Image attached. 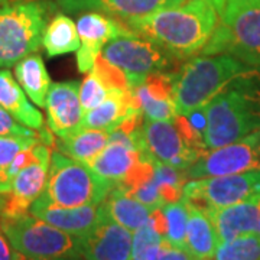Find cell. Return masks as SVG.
I'll return each mask as SVG.
<instances>
[{
    "mask_svg": "<svg viewBox=\"0 0 260 260\" xmlns=\"http://www.w3.org/2000/svg\"><path fill=\"white\" fill-rule=\"evenodd\" d=\"M218 19L208 0H185L178 6L130 19L124 25L179 61H186L203 51L217 28Z\"/></svg>",
    "mask_w": 260,
    "mask_h": 260,
    "instance_id": "cell-1",
    "label": "cell"
},
{
    "mask_svg": "<svg viewBox=\"0 0 260 260\" xmlns=\"http://www.w3.org/2000/svg\"><path fill=\"white\" fill-rule=\"evenodd\" d=\"M207 150L260 130V68L239 75L205 104Z\"/></svg>",
    "mask_w": 260,
    "mask_h": 260,
    "instance_id": "cell-2",
    "label": "cell"
},
{
    "mask_svg": "<svg viewBox=\"0 0 260 260\" xmlns=\"http://www.w3.org/2000/svg\"><path fill=\"white\" fill-rule=\"evenodd\" d=\"M254 70L232 55H197L174 73V104L177 116L203 107L239 75Z\"/></svg>",
    "mask_w": 260,
    "mask_h": 260,
    "instance_id": "cell-3",
    "label": "cell"
},
{
    "mask_svg": "<svg viewBox=\"0 0 260 260\" xmlns=\"http://www.w3.org/2000/svg\"><path fill=\"white\" fill-rule=\"evenodd\" d=\"M49 5L44 0H9L0 5V68L37 52L48 25Z\"/></svg>",
    "mask_w": 260,
    "mask_h": 260,
    "instance_id": "cell-4",
    "label": "cell"
},
{
    "mask_svg": "<svg viewBox=\"0 0 260 260\" xmlns=\"http://www.w3.org/2000/svg\"><path fill=\"white\" fill-rule=\"evenodd\" d=\"M116 185L95 174L87 164L54 150L47 186L41 195L59 207L100 205Z\"/></svg>",
    "mask_w": 260,
    "mask_h": 260,
    "instance_id": "cell-5",
    "label": "cell"
},
{
    "mask_svg": "<svg viewBox=\"0 0 260 260\" xmlns=\"http://www.w3.org/2000/svg\"><path fill=\"white\" fill-rule=\"evenodd\" d=\"M0 229L12 246L35 260H77L80 239L38 218L30 213L0 220Z\"/></svg>",
    "mask_w": 260,
    "mask_h": 260,
    "instance_id": "cell-6",
    "label": "cell"
},
{
    "mask_svg": "<svg viewBox=\"0 0 260 260\" xmlns=\"http://www.w3.org/2000/svg\"><path fill=\"white\" fill-rule=\"evenodd\" d=\"M200 55H232L260 68V5L243 6L221 15Z\"/></svg>",
    "mask_w": 260,
    "mask_h": 260,
    "instance_id": "cell-7",
    "label": "cell"
},
{
    "mask_svg": "<svg viewBox=\"0 0 260 260\" xmlns=\"http://www.w3.org/2000/svg\"><path fill=\"white\" fill-rule=\"evenodd\" d=\"M100 55L123 70L129 78L130 90L138 87L149 74L174 73L175 56L136 32L120 35L106 44Z\"/></svg>",
    "mask_w": 260,
    "mask_h": 260,
    "instance_id": "cell-8",
    "label": "cell"
},
{
    "mask_svg": "<svg viewBox=\"0 0 260 260\" xmlns=\"http://www.w3.org/2000/svg\"><path fill=\"white\" fill-rule=\"evenodd\" d=\"M184 197L203 207H227L260 200V169L191 179L184 185Z\"/></svg>",
    "mask_w": 260,
    "mask_h": 260,
    "instance_id": "cell-9",
    "label": "cell"
},
{
    "mask_svg": "<svg viewBox=\"0 0 260 260\" xmlns=\"http://www.w3.org/2000/svg\"><path fill=\"white\" fill-rule=\"evenodd\" d=\"M256 169H260V130L225 146L207 150L184 174L186 179H198Z\"/></svg>",
    "mask_w": 260,
    "mask_h": 260,
    "instance_id": "cell-10",
    "label": "cell"
},
{
    "mask_svg": "<svg viewBox=\"0 0 260 260\" xmlns=\"http://www.w3.org/2000/svg\"><path fill=\"white\" fill-rule=\"evenodd\" d=\"M142 139L145 150L153 159L185 172L204 155L182 138L174 121L143 120Z\"/></svg>",
    "mask_w": 260,
    "mask_h": 260,
    "instance_id": "cell-11",
    "label": "cell"
},
{
    "mask_svg": "<svg viewBox=\"0 0 260 260\" xmlns=\"http://www.w3.org/2000/svg\"><path fill=\"white\" fill-rule=\"evenodd\" d=\"M77 32L81 45L77 51V65L81 73L93 70L102 49L114 38L133 32L121 20L100 12H85L77 20Z\"/></svg>",
    "mask_w": 260,
    "mask_h": 260,
    "instance_id": "cell-12",
    "label": "cell"
},
{
    "mask_svg": "<svg viewBox=\"0 0 260 260\" xmlns=\"http://www.w3.org/2000/svg\"><path fill=\"white\" fill-rule=\"evenodd\" d=\"M133 233L106 217L85 236L80 237V256L83 260H132Z\"/></svg>",
    "mask_w": 260,
    "mask_h": 260,
    "instance_id": "cell-13",
    "label": "cell"
},
{
    "mask_svg": "<svg viewBox=\"0 0 260 260\" xmlns=\"http://www.w3.org/2000/svg\"><path fill=\"white\" fill-rule=\"evenodd\" d=\"M48 127L56 138H67L81 129L84 109L80 100V83L64 81L51 85L47 94Z\"/></svg>",
    "mask_w": 260,
    "mask_h": 260,
    "instance_id": "cell-14",
    "label": "cell"
},
{
    "mask_svg": "<svg viewBox=\"0 0 260 260\" xmlns=\"http://www.w3.org/2000/svg\"><path fill=\"white\" fill-rule=\"evenodd\" d=\"M29 213L56 229L80 239L90 232L102 218V204L59 207L47 201L41 195L30 205Z\"/></svg>",
    "mask_w": 260,
    "mask_h": 260,
    "instance_id": "cell-15",
    "label": "cell"
},
{
    "mask_svg": "<svg viewBox=\"0 0 260 260\" xmlns=\"http://www.w3.org/2000/svg\"><path fill=\"white\" fill-rule=\"evenodd\" d=\"M185 0H56L65 12H100L121 20L142 18L165 8L178 6Z\"/></svg>",
    "mask_w": 260,
    "mask_h": 260,
    "instance_id": "cell-16",
    "label": "cell"
},
{
    "mask_svg": "<svg viewBox=\"0 0 260 260\" xmlns=\"http://www.w3.org/2000/svg\"><path fill=\"white\" fill-rule=\"evenodd\" d=\"M259 205L260 200H250L227 207H201L213 221L218 242L225 243L257 233Z\"/></svg>",
    "mask_w": 260,
    "mask_h": 260,
    "instance_id": "cell-17",
    "label": "cell"
},
{
    "mask_svg": "<svg viewBox=\"0 0 260 260\" xmlns=\"http://www.w3.org/2000/svg\"><path fill=\"white\" fill-rule=\"evenodd\" d=\"M188 201V225H186L185 250L197 260H214L218 247V237L213 221L201 205Z\"/></svg>",
    "mask_w": 260,
    "mask_h": 260,
    "instance_id": "cell-18",
    "label": "cell"
},
{
    "mask_svg": "<svg viewBox=\"0 0 260 260\" xmlns=\"http://www.w3.org/2000/svg\"><path fill=\"white\" fill-rule=\"evenodd\" d=\"M142 112L135 106L130 90L129 91L110 90L104 102L100 103L97 107L84 113L81 129L91 127V129L112 130L127 117Z\"/></svg>",
    "mask_w": 260,
    "mask_h": 260,
    "instance_id": "cell-19",
    "label": "cell"
},
{
    "mask_svg": "<svg viewBox=\"0 0 260 260\" xmlns=\"http://www.w3.org/2000/svg\"><path fill=\"white\" fill-rule=\"evenodd\" d=\"M0 107H3L26 127L34 130L44 127L42 113L30 104L26 93L13 78L9 70H0Z\"/></svg>",
    "mask_w": 260,
    "mask_h": 260,
    "instance_id": "cell-20",
    "label": "cell"
},
{
    "mask_svg": "<svg viewBox=\"0 0 260 260\" xmlns=\"http://www.w3.org/2000/svg\"><path fill=\"white\" fill-rule=\"evenodd\" d=\"M102 208L106 217L132 233L148 223L152 213V208L132 198L130 195L124 194L117 185L106 197V200L102 203Z\"/></svg>",
    "mask_w": 260,
    "mask_h": 260,
    "instance_id": "cell-21",
    "label": "cell"
},
{
    "mask_svg": "<svg viewBox=\"0 0 260 260\" xmlns=\"http://www.w3.org/2000/svg\"><path fill=\"white\" fill-rule=\"evenodd\" d=\"M140 156L142 152L136 149L110 142L95 158L87 162V165L100 177L119 184L130 168L139 162Z\"/></svg>",
    "mask_w": 260,
    "mask_h": 260,
    "instance_id": "cell-22",
    "label": "cell"
},
{
    "mask_svg": "<svg viewBox=\"0 0 260 260\" xmlns=\"http://www.w3.org/2000/svg\"><path fill=\"white\" fill-rule=\"evenodd\" d=\"M110 143V130L84 127L74 135L55 139V148L83 164L90 162Z\"/></svg>",
    "mask_w": 260,
    "mask_h": 260,
    "instance_id": "cell-23",
    "label": "cell"
},
{
    "mask_svg": "<svg viewBox=\"0 0 260 260\" xmlns=\"http://www.w3.org/2000/svg\"><path fill=\"white\" fill-rule=\"evenodd\" d=\"M15 77L29 99L38 107H45L47 94L52 81L42 61V56L34 52L22 58L15 64Z\"/></svg>",
    "mask_w": 260,
    "mask_h": 260,
    "instance_id": "cell-24",
    "label": "cell"
},
{
    "mask_svg": "<svg viewBox=\"0 0 260 260\" xmlns=\"http://www.w3.org/2000/svg\"><path fill=\"white\" fill-rule=\"evenodd\" d=\"M42 45L47 49L49 56L64 55L70 52H77L81 45L77 32V25L67 15H56L48 22Z\"/></svg>",
    "mask_w": 260,
    "mask_h": 260,
    "instance_id": "cell-25",
    "label": "cell"
},
{
    "mask_svg": "<svg viewBox=\"0 0 260 260\" xmlns=\"http://www.w3.org/2000/svg\"><path fill=\"white\" fill-rule=\"evenodd\" d=\"M185 174L177 168L169 167L155 159V181L164 203H175L184 197Z\"/></svg>",
    "mask_w": 260,
    "mask_h": 260,
    "instance_id": "cell-26",
    "label": "cell"
},
{
    "mask_svg": "<svg viewBox=\"0 0 260 260\" xmlns=\"http://www.w3.org/2000/svg\"><path fill=\"white\" fill-rule=\"evenodd\" d=\"M164 213L167 217L168 232L165 240L172 246L185 249L186 225H188V201L182 197L179 201L168 203L164 207Z\"/></svg>",
    "mask_w": 260,
    "mask_h": 260,
    "instance_id": "cell-27",
    "label": "cell"
},
{
    "mask_svg": "<svg viewBox=\"0 0 260 260\" xmlns=\"http://www.w3.org/2000/svg\"><path fill=\"white\" fill-rule=\"evenodd\" d=\"M214 260H260V239L257 234H247L220 243Z\"/></svg>",
    "mask_w": 260,
    "mask_h": 260,
    "instance_id": "cell-28",
    "label": "cell"
},
{
    "mask_svg": "<svg viewBox=\"0 0 260 260\" xmlns=\"http://www.w3.org/2000/svg\"><path fill=\"white\" fill-rule=\"evenodd\" d=\"M165 237H162L152 225L146 223L133 232L132 260H153L158 256Z\"/></svg>",
    "mask_w": 260,
    "mask_h": 260,
    "instance_id": "cell-29",
    "label": "cell"
},
{
    "mask_svg": "<svg viewBox=\"0 0 260 260\" xmlns=\"http://www.w3.org/2000/svg\"><path fill=\"white\" fill-rule=\"evenodd\" d=\"M109 93H110V88L104 84L99 74L91 70L80 85V100H81L84 112H88L94 107H97L100 103L106 100Z\"/></svg>",
    "mask_w": 260,
    "mask_h": 260,
    "instance_id": "cell-30",
    "label": "cell"
},
{
    "mask_svg": "<svg viewBox=\"0 0 260 260\" xmlns=\"http://www.w3.org/2000/svg\"><path fill=\"white\" fill-rule=\"evenodd\" d=\"M41 143L39 136H0V169H8L25 149Z\"/></svg>",
    "mask_w": 260,
    "mask_h": 260,
    "instance_id": "cell-31",
    "label": "cell"
},
{
    "mask_svg": "<svg viewBox=\"0 0 260 260\" xmlns=\"http://www.w3.org/2000/svg\"><path fill=\"white\" fill-rule=\"evenodd\" d=\"M93 71L99 74V77L102 78L104 84L110 90H121V91H129L130 90L129 78H127L126 73L120 70L119 67L109 62L107 59H104L102 55L97 56V59L94 62Z\"/></svg>",
    "mask_w": 260,
    "mask_h": 260,
    "instance_id": "cell-32",
    "label": "cell"
},
{
    "mask_svg": "<svg viewBox=\"0 0 260 260\" xmlns=\"http://www.w3.org/2000/svg\"><path fill=\"white\" fill-rule=\"evenodd\" d=\"M0 136H39V130L26 127L0 107Z\"/></svg>",
    "mask_w": 260,
    "mask_h": 260,
    "instance_id": "cell-33",
    "label": "cell"
},
{
    "mask_svg": "<svg viewBox=\"0 0 260 260\" xmlns=\"http://www.w3.org/2000/svg\"><path fill=\"white\" fill-rule=\"evenodd\" d=\"M127 195H130V197L135 198V200H138L139 203L145 204L146 207H149V208H152V210L165 205L162 197L159 194V188L158 184H156V181H155V177L152 178L149 182H146L145 185L139 186L138 189L132 191V192Z\"/></svg>",
    "mask_w": 260,
    "mask_h": 260,
    "instance_id": "cell-34",
    "label": "cell"
},
{
    "mask_svg": "<svg viewBox=\"0 0 260 260\" xmlns=\"http://www.w3.org/2000/svg\"><path fill=\"white\" fill-rule=\"evenodd\" d=\"M34 146H35V145H34ZM34 146L29 149H25V150H22L18 156L13 159V162L10 164L9 168L6 169L8 175H9L12 179H13V177L18 174L19 171H22L23 168L29 167L30 164H34V162H37L38 160V156H37V153H35V149H34Z\"/></svg>",
    "mask_w": 260,
    "mask_h": 260,
    "instance_id": "cell-35",
    "label": "cell"
},
{
    "mask_svg": "<svg viewBox=\"0 0 260 260\" xmlns=\"http://www.w3.org/2000/svg\"><path fill=\"white\" fill-rule=\"evenodd\" d=\"M153 260H197L192 257L185 249H181L177 246H172L171 243H168L167 240H164L162 247L159 250L158 256Z\"/></svg>",
    "mask_w": 260,
    "mask_h": 260,
    "instance_id": "cell-36",
    "label": "cell"
},
{
    "mask_svg": "<svg viewBox=\"0 0 260 260\" xmlns=\"http://www.w3.org/2000/svg\"><path fill=\"white\" fill-rule=\"evenodd\" d=\"M185 117L195 133L200 135L204 139L205 129H207V110H205V106L191 110L188 114H185Z\"/></svg>",
    "mask_w": 260,
    "mask_h": 260,
    "instance_id": "cell-37",
    "label": "cell"
},
{
    "mask_svg": "<svg viewBox=\"0 0 260 260\" xmlns=\"http://www.w3.org/2000/svg\"><path fill=\"white\" fill-rule=\"evenodd\" d=\"M215 12L218 13V18L225 12L243 6H251V5H260V0H208Z\"/></svg>",
    "mask_w": 260,
    "mask_h": 260,
    "instance_id": "cell-38",
    "label": "cell"
},
{
    "mask_svg": "<svg viewBox=\"0 0 260 260\" xmlns=\"http://www.w3.org/2000/svg\"><path fill=\"white\" fill-rule=\"evenodd\" d=\"M23 254H20L9 242L6 234L0 229V260H20Z\"/></svg>",
    "mask_w": 260,
    "mask_h": 260,
    "instance_id": "cell-39",
    "label": "cell"
},
{
    "mask_svg": "<svg viewBox=\"0 0 260 260\" xmlns=\"http://www.w3.org/2000/svg\"><path fill=\"white\" fill-rule=\"evenodd\" d=\"M12 188V178L8 175L6 169H0V194L9 192Z\"/></svg>",
    "mask_w": 260,
    "mask_h": 260,
    "instance_id": "cell-40",
    "label": "cell"
},
{
    "mask_svg": "<svg viewBox=\"0 0 260 260\" xmlns=\"http://www.w3.org/2000/svg\"><path fill=\"white\" fill-rule=\"evenodd\" d=\"M256 234H257V237L260 239V205H259V221H257V233H256Z\"/></svg>",
    "mask_w": 260,
    "mask_h": 260,
    "instance_id": "cell-41",
    "label": "cell"
},
{
    "mask_svg": "<svg viewBox=\"0 0 260 260\" xmlns=\"http://www.w3.org/2000/svg\"><path fill=\"white\" fill-rule=\"evenodd\" d=\"M20 260H35V259H30V257H25V256H22V259Z\"/></svg>",
    "mask_w": 260,
    "mask_h": 260,
    "instance_id": "cell-42",
    "label": "cell"
},
{
    "mask_svg": "<svg viewBox=\"0 0 260 260\" xmlns=\"http://www.w3.org/2000/svg\"><path fill=\"white\" fill-rule=\"evenodd\" d=\"M6 2H9V0H0V5H5Z\"/></svg>",
    "mask_w": 260,
    "mask_h": 260,
    "instance_id": "cell-43",
    "label": "cell"
}]
</instances>
